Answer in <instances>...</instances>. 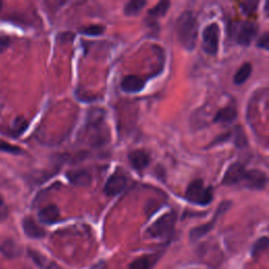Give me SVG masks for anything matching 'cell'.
<instances>
[{
  "label": "cell",
  "instance_id": "6da1fadb",
  "mask_svg": "<svg viewBox=\"0 0 269 269\" xmlns=\"http://www.w3.org/2000/svg\"><path fill=\"white\" fill-rule=\"evenodd\" d=\"M177 37L180 45L187 50H192L197 45L198 21L191 12H184L176 23Z\"/></svg>",
  "mask_w": 269,
  "mask_h": 269
},
{
  "label": "cell",
  "instance_id": "7a4b0ae2",
  "mask_svg": "<svg viewBox=\"0 0 269 269\" xmlns=\"http://www.w3.org/2000/svg\"><path fill=\"white\" fill-rule=\"evenodd\" d=\"M87 138L92 146H100L107 140V131L104 124L102 111H97L90 114L87 123Z\"/></svg>",
  "mask_w": 269,
  "mask_h": 269
},
{
  "label": "cell",
  "instance_id": "3957f363",
  "mask_svg": "<svg viewBox=\"0 0 269 269\" xmlns=\"http://www.w3.org/2000/svg\"><path fill=\"white\" fill-rule=\"evenodd\" d=\"M214 193L212 187H206L204 182L197 179L192 181L185 191V199L190 203L200 206H206L213 201Z\"/></svg>",
  "mask_w": 269,
  "mask_h": 269
},
{
  "label": "cell",
  "instance_id": "277c9868",
  "mask_svg": "<svg viewBox=\"0 0 269 269\" xmlns=\"http://www.w3.org/2000/svg\"><path fill=\"white\" fill-rule=\"evenodd\" d=\"M177 220L176 214L174 212L167 213L160 217L158 220L149 226L147 233L149 237L154 239L166 240L172 237L175 229V223Z\"/></svg>",
  "mask_w": 269,
  "mask_h": 269
},
{
  "label": "cell",
  "instance_id": "5b68a950",
  "mask_svg": "<svg viewBox=\"0 0 269 269\" xmlns=\"http://www.w3.org/2000/svg\"><path fill=\"white\" fill-rule=\"evenodd\" d=\"M230 206H231V202H230V201H223L222 203L220 204V206L218 207L216 214L214 215V217H213V219H212V221L207 222V223L204 224V225L198 226V227H196V228H192V229L190 230V233H189V238H190V240H192V241H197V240H199L200 238L204 237L205 234H207L210 230H212V229L214 228V227H215V225H216V223H217V221L219 220V219H220V218L227 212V210L229 209Z\"/></svg>",
  "mask_w": 269,
  "mask_h": 269
},
{
  "label": "cell",
  "instance_id": "8992f818",
  "mask_svg": "<svg viewBox=\"0 0 269 269\" xmlns=\"http://www.w3.org/2000/svg\"><path fill=\"white\" fill-rule=\"evenodd\" d=\"M220 29L217 23H210L203 31V49L208 55H216L219 49Z\"/></svg>",
  "mask_w": 269,
  "mask_h": 269
},
{
  "label": "cell",
  "instance_id": "52a82bcc",
  "mask_svg": "<svg viewBox=\"0 0 269 269\" xmlns=\"http://www.w3.org/2000/svg\"><path fill=\"white\" fill-rule=\"evenodd\" d=\"M241 184L249 189L262 190L267 185V175L259 170L246 171Z\"/></svg>",
  "mask_w": 269,
  "mask_h": 269
},
{
  "label": "cell",
  "instance_id": "ba28073f",
  "mask_svg": "<svg viewBox=\"0 0 269 269\" xmlns=\"http://www.w3.org/2000/svg\"><path fill=\"white\" fill-rule=\"evenodd\" d=\"M126 187V177L121 171H116L105 183L104 191L107 196H118Z\"/></svg>",
  "mask_w": 269,
  "mask_h": 269
},
{
  "label": "cell",
  "instance_id": "9c48e42d",
  "mask_svg": "<svg viewBox=\"0 0 269 269\" xmlns=\"http://www.w3.org/2000/svg\"><path fill=\"white\" fill-rule=\"evenodd\" d=\"M258 33V27L252 22H244L242 23L235 35V40L238 44L243 46H247L251 44Z\"/></svg>",
  "mask_w": 269,
  "mask_h": 269
},
{
  "label": "cell",
  "instance_id": "30bf717a",
  "mask_svg": "<svg viewBox=\"0 0 269 269\" xmlns=\"http://www.w3.org/2000/svg\"><path fill=\"white\" fill-rule=\"evenodd\" d=\"M246 173V168L240 163H233L230 165L223 177V184L227 186L241 184Z\"/></svg>",
  "mask_w": 269,
  "mask_h": 269
},
{
  "label": "cell",
  "instance_id": "8fae6325",
  "mask_svg": "<svg viewBox=\"0 0 269 269\" xmlns=\"http://www.w3.org/2000/svg\"><path fill=\"white\" fill-rule=\"evenodd\" d=\"M129 160L132 166L136 171H143L150 162V156L143 149H136L129 155Z\"/></svg>",
  "mask_w": 269,
  "mask_h": 269
},
{
  "label": "cell",
  "instance_id": "7c38bea8",
  "mask_svg": "<svg viewBox=\"0 0 269 269\" xmlns=\"http://www.w3.org/2000/svg\"><path fill=\"white\" fill-rule=\"evenodd\" d=\"M121 89L129 94H134V92H139L144 89V81L139 76H126L121 82Z\"/></svg>",
  "mask_w": 269,
  "mask_h": 269
},
{
  "label": "cell",
  "instance_id": "4fadbf2b",
  "mask_svg": "<svg viewBox=\"0 0 269 269\" xmlns=\"http://www.w3.org/2000/svg\"><path fill=\"white\" fill-rule=\"evenodd\" d=\"M22 227L25 234L32 239H41L45 235V231L33 220L32 218H25L22 222Z\"/></svg>",
  "mask_w": 269,
  "mask_h": 269
},
{
  "label": "cell",
  "instance_id": "5bb4252c",
  "mask_svg": "<svg viewBox=\"0 0 269 269\" xmlns=\"http://www.w3.org/2000/svg\"><path fill=\"white\" fill-rule=\"evenodd\" d=\"M238 112L237 108L233 105H228L226 107H223L214 117V122L216 123H222V124H228L235 120L237 118Z\"/></svg>",
  "mask_w": 269,
  "mask_h": 269
},
{
  "label": "cell",
  "instance_id": "9a60e30c",
  "mask_svg": "<svg viewBox=\"0 0 269 269\" xmlns=\"http://www.w3.org/2000/svg\"><path fill=\"white\" fill-rule=\"evenodd\" d=\"M66 177L76 186H88L91 182V176L83 170L71 171L66 174Z\"/></svg>",
  "mask_w": 269,
  "mask_h": 269
},
{
  "label": "cell",
  "instance_id": "2e32d148",
  "mask_svg": "<svg viewBox=\"0 0 269 269\" xmlns=\"http://www.w3.org/2000/svg\"><path fill=\"white\" fill-rule=\"evenodd\" d=\"M60 219V212L56 205H48L39 213V220L45 224H54Z\"/></svg>",
  "mask_w": 269,
  "mask_h": 269
},
{
  "label": "cell",
  "instance_id": "e0dca14e",
  "mask_svg": "<svg viewBox=\"0 0 269 269\" xmlns=\"http://www.w3.org/2000/svg\"><path fill=\"white\" fill-rule=\"evenodd\" d=\"M29 255L34 262H35L41 269H62L60 266L53 262V261H49L45 256L39 254L38 251L31 249L29 250Z\"/></svg>",
  "mask_w": 269,
  "mask_h": 269
},
{
  "label": "cell",
  "instance_id": "ac0fdd59",
  "mask_svg": "<svg viewBox=\"0 0 269 269\" xmlns=\"http://www.w3.org/2000/svg\"><path fill=\"white\" fill-rule=\"evenodd\" d=\"M159 259L158 255L142 256L131 263L130 269H151Z\"/></svg>",
  "mask_w": 269,
  "mask_h": 269
},
{
  "label": "cell",
  "instance_id": "d6986e66",
  "mask_svg": "<svg viewBox=\"0 0 269 269\" xmlns=\"http://www.w3.org/2000/svg\"><path fill=\"white\" fill-rule=\"evenodd\" d=\"M251 72H252L251 64L249 62L244 63L234 75L233 77L234 84H237V86H242V84L245 83L250 77Z\"/></svg>",
  "mask_w": 269,
  "mask_h": 269
},
{
  "label": "cell",
  "instance_id": "ffe728a7",
  "mask_svg": "<svg viewBox=\"0 0 269 269\" xmlns=\"http://www.w3.org/2000/svg\"><path fill=\"white\" fill-rule=\"evenodd\" d=\"M145 4L146 1H144V0H133V1H130L125 4L124 14L128 16L137 15L141 12L142 8L145 6Z\"/></svg>",
  "mask_w": 269,
  "mask_h": 269
},
{
  "label": "cell",
  "instance_id": "44dd1931",
  "mask_svg": "<svg viewBox=\"0 0 269 269\" xmlns=\"http://www.w3.org/2000/svg\"><path fill=\"white\" fill-rule=\"evenodd\" d=\"M104 31H105V28L102 24H92V25H89V27H84L80 29V33L83 34V35H88V36L102 35Z\"/></svg>",
  "mask_w": 269,
  "mask_h": 269
},
{
  "label": "cell",
  "instance_id": "7402d4cb",
  "mask_svg": "<svg viewBox=\"0 0 269 269\" xmlns=\"http://www.w3.org/2000/svg\"><path fill=\"white\" fill-rule=\"evenodd\" d=\"M0 249H1L2 254L7 258H14L19 255V247L17 246L13 241H6L5 243L2 244V246Z\"/></svg>",
  "mask_w": 269,
  "mask_h": 269
},
{
  "label": "cell",
  "instance_id": "603a6c76",
  "mask_svg": "<svg viewBox=\"0 0 269 269\" xmlns=\"http://www.w3.org/2000/svg\"><path fill=\"white\" fill-rule=\"evenodd\" d=\"M234 134H232V136H234V144L237 147H244L247 145V138H246V134L245 133H244V131L242 130L241 126H237L232 132Z\"/></svg>",
  "mask_w": 269,
  "mask_h": 269
},
{
  "label": "cell",
  "instance_id": "cb8c5ba5",
  "mask_svg": "<svg viewBox=\"0 0 269 269\" xmlns=\"http://www.w3.org/2000/svg\"><path fill=\"white\" fill-rule=\"evenodd\" d=\"M171 2L170 1H161L159 2L157 5H155L151 10L148 11V15L151 17H161L166 14V12L170 8Z\"/></svg>",
  "mask_w": 269,
  "mask_h": 269
},
{
  "label": "cell",
  "instance_id": "d4e9b609",
  "mask_svg": "<svg viewBox=\"0 0 269 269\" xmlns=\"http://www.w3.org/2000/svg\"><path fill=\"white\" fill-rule=\"evenodd\" d=\"M268 248V238L267 237H263L259 239L256 243L255 245L252 246V249H251V255L252 257L257 258L259 255L263 254V252Z\"/></svg>",
  "mask_w": 269,
  "mask_h": 269
},
{
  "label": "cell",
  "instance_id": "484cf974",
  "mask_svg": "<svg viewBox=\"0 0 269 269\" xmlns=\"http://www.w3.org/2000/svg\"><path fill=\"white\" fill-rule=\"evenodd\" d=\"M28 121L24 119L22 117H18L13 123V129H12V134L15 137L19 136L25 130L28 129Z\"/></svg>",
  "mask_w": 269,
  "mask_h": 269
},
{
  "label": "cell",
  "instance_id": "4316f807",
  "mask_svg": "<svg viewBox=\"0 0 269 269\" xmlns=\"http://www.w3.org/2000/svg\"><path fill=\"white\" fill-rule=\"evenodd\" d=\"M0 150L4 151V153H10V154H20L21 149L17 146L11 145L10 143L4 142L0 140Z\"/></svg>",
  "mask_w": 269,
  "mask_h": 269
},
{
  "label": "cell",
  "instance_id": "83f0119b",
  "mask_svg": "<svg viewBox=\"0 0 269 269\" xmlns=\"http://www.w3.org/2000/svg\"><path fill=\"white\" fill-rule=\"evenodd\" d=\"M241 5H242V8H243L244 12L247 13V14H250L254 11H256L258 2L257 1H255V2L254 1H245V2H242Z\"/></svg>",
  "mask_w": 269,
  "mask_h": 269
},
{
  "label": "cell",
  "instance_id": "f1b7e54d",
  "mask_svg": "<svg viewBox=\"0 0 269 269\" xmlns=\"http://www.w3.org/2000/svg\"><path fill=\"white\" fill-rule=\"evenodd\" d=\"M258 46L265 48V49L269 48V34L267 32L264 33L263 36L259 39Z\"/></svg>",
  "mask_w": 269,
  "mask_h": 269
},
{
  "label": "cell",
  "instance_id": "f546056e",
  "mask_svg": "<svg viewBox=\"0 0 269 269\" xmlns=\"http://www.w3.org/2000/svg\"><path fill=\"white\" fill-rule=\"evenodd\" d=\"M7 214H8L7 207H6L5 203L3 202V200L0 199V222L5 220L6 217H7Z\"/></svg>",
  "mask_w": 269,
  "mask_h": 269
},
{
  "label": "cell",
  "instance_id": "4dcf8cb0",
  "mask_svg": "<svg viewBox=\"0 0 269 269\" xmlns=\"http://www.w3.org/2000/svg\"><path fill=\"white\" fill-rule=\"evenodd\" d=\"M8 45H10V39L5 36H0V53L4 52Z\"/></svg>",
  "mask_w": 269,
  "mask_h": 269
},
{
  "label": "cell",
  "instance_id": "1f68e13d",
  "mask_svg": "<svg viewBox=\"0 0 269 269\" xmlns=\"http://www.w3.org/2000/svg\"><path fill=\"white\" fill-rule=\"evenodd\" d=\"M1 7H2V2L0 1V10H1Z\"/></svg>",
  "mask_w": 269,
  "mask_h": 269
}]
</instances>
